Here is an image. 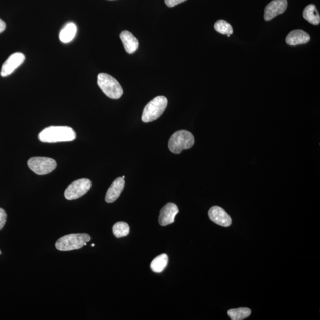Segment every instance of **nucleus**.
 <instances>
[{
    "instance_id": "nucleus-1",
    "label": "nucleus",
    "mask_w": 320,
    "mask_h": 320,
    "mask_svg": "<svg viewBox=\"0 0 320 320\" xmlns=\"http://www.w3.org/2000/svg\"><path fill=\"white\" fill-rule=\"evenodd\" d=\"M76 139V133L68 126L48 127L39 133V139L43 143H54L71 141Z\"/></svg>"
},
{
    "instance_id": "nucleus-2",
    "label": "nucleus",
    "mask_w": 320,
    "mask_h": 320,
    "mask_svg": "<svg viewBox=\"0 0 320 320\" xmlns=\"http://www.w3.org/2000/svg\"><path fill=\"white\" fill-rule=\"evenodd\" d=\"M91 237L86 233L71 234L61 237L56 243L57 249L60 251H71L81 249L90 242Z\"/></svg>"
},
{
    "instance_id": "nucleus-3",
    "label": "nucleus",
    "mask_w": 320,
    "mask_h": 320,
    "mask_svg": "<svg viewBox=\"0 0 320 320\" xmlns=\"http://www.w3.org/2000/svg\"><path fill=\"white\" fill-rule=\"evenodd\" d=\"M167 104L168 100L163 96H158L151 100L144 109L143 122L149 123L159 118L166 110Z\"/></svg>"
},
{
    "instance_id": "nucleus-4",
    "label": "nucleus",
    "mask_w": 320,
    "mask_h": 320,
    "mask_svg": "<svg viewBox=\"0 0 320 320\" xmlns=\"http://www.w3.org/2000/svg\"><path fill=\"white\" fill-rule=\"evenodd\" d=\"M194 143V135L187 130H181L171 136L168 141V148L172 153L180 154L184 150L191 149Z\"/></svg>"
},
{
    "instance_id": "nucleus-5",
    "label": "nucleus",
    "mask_w": 320,
    "mask_h": 320,
    "mask_svg": "<svg viewBox=\"0 0 320 320\" xmlns=\"http://www.w3.org/2000/svg\"><path fill=\"white\" fill-rule=\"evenodd\" d=\"M98 84L104 94L113 99H119L123 90L119 82L108 74L101 73L98 76Z\"/></svg>"
},
{
    "instance_id": "nucleus-6",
    "label": "nucleus",
    "mask_w": 320,
    "mask_h": 320,
    "mask_svg": "<svg viewBox=\"0 0 320 320\" xmlns=\"http://www.w3.org/2000/svg\"><path fill=\"white\" fill-rule=\"evenodd\" d=\"M30 169L38 175H45L56 169L57 163L53 158L35 157L30 158L27 162Z\"/></svg>"
},
{
    "instance_id": "nucleus-7",
    "label": "nucleus",
    "mask_w": 320,
    "mask_h": 320,
    "mask_svg": "<svg viewBox=\"0 0 320 320\" xmlns=\"http://www.w3.org/2000/svg\"><path fill=\"white\" fill-rule=\"evenodd\" d=\"M92 182L87 178H81L73 182L68 186L64 192L65 198L68 200H74L82 197L90 190Z\"/></svg>"
},
{
    "instance_id": "nucleus-8",
    "label": "nucleus",
    "mask_w": 320,
    "mask_h": 320,
    "mask_svg": "<svg viewBox=\"0 0 320 320\" xmlns=\"http://www.w3.org/2000/svg\"><path fill=\"white\" fill-rule=\"evenodd\" d=\"M25 60V55L21 53H14L3 64L0 75L5 77L12 74Z\"/></svg>"
},
{
    "instance_id": "nucleus-9",
    "label": "nucleus",
    "mask_w": 320,
    "mask_h": 320,
    "mask_svg": "<svg viewBox=\"0 0 320 320\" xmlns=\"http://www.w3.org/2000/svg\"><path fill=\"white\" fill-rule=\"evenodd\" d=\"M208 215L213 222L223 227H228L232 224V218L224 209L219 206H213L209 209Z\"/></svg>"
},
{
    "instance_id": "nucleus-10",
    "label": "nucleus",
    "mask_w": 320,
    "mask_h": 320,
    "mask_svg": "<svg viewBox=\"0 0 320 320\" xmlns=\"http://www.w3.org/2000/svg\"><path fill=\"white\" fill-rule=\"evenodd\" d=\"M287 0H273L265 8L264 20L266 21H270L275 17L284 13L287 8Z\"/></svg>"
},
{
    "instance_id": "nucleus-11",
    "label": "nucleus",
    "mask_w": 320,
    "mask_h": 320,
    "mask_svg": "<svg viewBox=\"0 0 320 320\" xmlns=\"http://www.w3.org/2000/svg\"><path fill=\"white\" fill-rule=\"evenodd\" d=\"M179 212L177 206L173 203H168L161 209L158 222L161 226L171 224L175 221V216Z\"/></svg>"
},
{
    "instance_id": "nucleus-12",
    "label": "nucleus",
    "mask_w": 320,
    "mask_h": 320,
    "mask_svg": "<svg viewBox=\"0 0 320 320\" xmlns=\"http://www.w3.org/2000/svg\"><path fill=\"white\" fill-rule=\"evenodd\" d=\"M125 182L122 177L117 178L113 182L106 192L105 201L108 203H113L117 200L125 188Z\"/></svg>"
},
{
    "instance_id": "nucleus-13",
    "label": "nucleus",
    "mask_w": 320,
    "mask_h": 320,
    "mask_svg": "<svg viewBox=\"0 0 320 320\" xmlns=\"http://www.w3.org/2000/svg\"><path fill=\"white\" fill-rule=\"evenodd\" d=\"M309 40L310 36L307 32L302 30H292L286 37V43L290 46L307 43Z\"/></svg>"
},
{
    "instance_id": "nucleus-14",
    "label": "nucleus",
    "mask_w": 320,
    "mask_h": 320,
    "mask_svg": "<svg viewBox=\"0 0 320 320\" xmlns=\"http://www.w3.org/2000/svg\"><path fill=\"white\" fill-rule=\"evenodd\" d=\"M120 37L127 53L130 54L135 53L139 47V42L133 34L129 31H123L120 34Z\"/></svg>"
},
{
    "instance_id": "nucleus-15",
    "label": "nucleus",
    "mask_w": 320,
    "mask_h": 320,
    "mask_svg": "<svg viewBox=\"0 0 320 320\" xmlns=\"http://www.w3.org/2000/svg\"><path fill=\"white\" fill-rule=\"evenodd\" d=\"M77 26L74 23H68L60 33L59 38L61 42L68 43L71 42L76 35Z\"/></svg>"
},
{
    "instance_id": "nucleus-16",
    "label": "nucleus",
    "mask_w": 320,
    "mask_h": 320,
    "mask_svg": "<svg viewBox=\"0 0 320 320\" xmlns=\"http://www.w3.org/2000/svg\"><path fill=\"white\" fill-rule=\"evenodd\" d=\"M303 17L312 25H318L320 23L319 14L314 5H309L306 7L303 12Z\"/></svg>"
},
{
    "instance_id": "nucleus-17",
    "label": "nucleus",
    "mask_w": 320,
    "mask_h": 320,
    "mask_svg": "<svg viewBox=\"0 0 320 320\" xmlns=\"http://www.w3.org/2000/svg\"><path fill=\"white\" fill-rule=\"evenodd\" d=\"M168 262V257L166 254H161L152 261L150 264L151 270L155 273L162 272L166 269Z\"/></svg>"
},
{
    "instance_id": "nucleus-18",
    "label": "nucleus",
    "mask_w": 320,
    "mask_h": 320,
    "mask_svg": "<svg viewBox=\"0 0 320 320\" xmlns=\"http://www.w3.org/2000/svg\"><path fill=\"white\" fill-rule=\"evenodd\" d=\"M251 313H252V311H251L249 308H239L230 309L228 311V315L231 319L242 320L249 317Z\"/></svg>"
},
{
    "instance_id": "nucleus-19",
    "label": "nucleus",
    "mask_w": 320,
    "mask_h": 320,
    "mask_svg": "<svg viewBox=\"0 0 320 320\" xmlns=\"http://www.w3.org/2000/svg\"><path fill=\"white\" fill-rule=\"evenodd\" d=\"M113 235L118 238L125 237L129 235L130 232L129 226L128 223L123 222H119L115 223L113 226Z\"/></svg>"
},
{
    "instance_id": "nucleus-20",
    "label": "nucleus",
    "mask_w": 320,
    "mask_h": 320,
    "mask_svg": "<svg viewBox=\"0 0 320 320\" xmlns=\"http://www.w3.org/2000/svg\"><path fill=\"white\" fill-rule=\"evenodd\" d=\"M216 32L226 35H231L233 33V29L232 25L225 20H220L216 22L214 25Z\"/></svg>"
},
{
    "instance_id": "nucleus-21",
    "label": "nucleus",
    "mask_w": 320,
    "mask_h": 320,
    "mask_svg": "<svg viewBox=\"0 0 320 320\" xmlns=\"http://www.w3.org/2000/svg\"><path fill=\"white\" fill-rule=\"evenodd\" d=\"M7 220V214L5 210L0 208V230L4 227Z\"/></svg>"
},
{
    "instance_id": "nucleus-22",
    "label": "nucleus",
    "mask_w": 320,
    "mask_h": 320,
    "mask_svg": "<svg viewBox=\"0 0 320 320\" xmlns=\"http://www.w3.org/2000/svg\"><path fill=\"white\" fill-rule=\"evenodd\" d=\"M185 1L187 0H165V3L169 8H173V7L181 4Z\"/></svg>"
},
{
    "instance_id": "nucleus-23",
    "label": "nucleus",
    "mask_w": 320,
    "mask_h": 320,
    "mask_svg": "<svg viewBox=\"0 0 320 320\" xmlns=\"http://www.w3.org/2000/svg\"><path fill=\"white\" fill-rule=\"evenodd\" d=\"M6 25L4 21L0 19V33H2L3 31L6 29Z\"/></svg>"
},
{
    "instance_id": "nucleus-24",
    "label": "nucleus",
    "mask_w": 320,
    "mask_h": 320,
    "mask_svg": "<svg viewBox=\"0 0 320 320\" xmlns=\"http://www.w3.org/2000/svg\"><path fill=\"white\" fill-rule=\"evenodd\" d=\"M92 247L95 246V244H92Z\"/></svg>"
},
{
    "instance_id": "nucleus-25",
    "label": "nucleus",
    "mask_w": 320,
    "mask_h": 320,
    "mask_svg": "<svg viewBox=\"0 0 320 320\" xmlns=\"http://www.w3.org/2000/svg\"><path fill=\"white\" fill-rule=\"evenodd\" d=\"M122 178H125V175H123V176L122 177Z\"/></svg>"
},
{
    "instance_id": "nucleus-26",
    "label": "nucleus",
    "mask_w": 320,
    "mask_h": 320,
    "mask_svg": "<svg viewBox=\"0 0 320 320\" xmlns=\"http://www.w3.org/2000/svg\"><path fill=\"white\" fill-rule=\"evenodd\" d=\"M0 254H1V252H0Z\"/></svg>"
}]
</instances>
